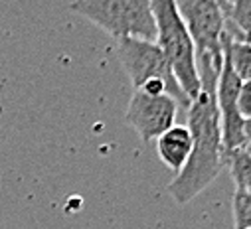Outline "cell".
I'll return each instance as SVG.
<instances>
[{
  "instance_id": "cell-1",
  "label": "cell",
  "mask_w": 251,
  "mask_h": 229,
  "mask_svg": "<svg viewBox=\"0 0 251 229\" xmlns=\"http://www.w3.org/2000/svg\"><path fill=\"white\" fill-rule=\"evenodd\" d=\"M188 129H190L194 140L192 154L184 170L168 184V194L180 206L200 196L222 174L226 166L216 93L200 91L198 99L192 101L188 109Z\"/></svg>"
},
{
  "instance_id": "cell-2",
  "label": "cell",
  "mask_w": 251,
  "mask_h": 229,
  "mask_svg": "<svg viewBox=\"0 0 251 229\" xmlns=\"http://www.w3.org/2000/svg\"><path fill=\"white\" fill-rule=\"evenodd\" d=\"M196 49L202 89H216L224 68L226 18L216 0H174Z\"/></svg>"
},
{
  "instance_id": "cell-3",
  "label": "cell",
  "mask_w": 251,
  "mask_h": 229,
  "mask_svg": "<svg viewBox=\"0 0 251 229\" xmlns=\"http://www.w3.org/2000/svg\"><path fill=\"white\" fill-rule=\"evenodd\" d=\"M151 4L156 22V46L162 49L176 81L192 103L202 89L192 38L174 0H151Z\"/></svg>"
},
{
  "instance_id": "cell-4",
  "label": "cell",
  "mask_w": 251,
  "mask_h": 229,
  "mask_svg": "<svg viewBox=\"0 0 251 229\" xmlns=\"http://www.w3.org/2000/svg\"><path fill=\"white\" fill-rule=\"evenodd\" d=\"M115 40L135 38L156 42L151 0H77L70 6Z\"/></svg>"
},
{
  "instance_id": "cell-5",
  "label": "cell",
  "mask_w": 251,
  "mask_h": 229,
  "mask_svg": "<svg viewBox=\"0 0 251 229\" xmlns=\"http://www.w3.org/2000/svg\"><path fill=\"white\" fill-rule=\"evenodd\" d=\"M117 55L127 71L135 91H139L145 83L158 79L166 85L168 95L178 103V107H184L186 111L190 109V99L182 91L180 83L176 81L162 49L156 46V42H145V40H135V38H123L115 40Z\"/></svg>"
},
{
  "instance_id": "cell-6",
  "label": "cell",
  "mask_w": 251,
  "mask_h": 229,
  "mask_svg": "<svg viewBox=\"0 0 251 229\" xmlns=\"http://www.w3.org/2000/svg\"><path fill=\"white\" fill-rule=\"evenodd\" d=\"M176 113L178 103L170 95H149L145 91H135L127 105L125 119L143 142H151L176 125Z\"/></svg>"
},
{
  "instance_id": "cell-7",
  "label": "cell",
  "mask_w": 251,
  "mask_h": 229,
  "mask_svg": "<svg viewBox=\"0 0 251 229\" xmlns=\"http://www.w3.org/2000/svg\"><path fill=\"white\" fill-rule=\"evenodd\" d=\"M192 146L194 140L188 125H174L162 137L156 138V154L160 162L174 172V176H178L184 170L188 158L192 154Z\"/></svg>"
},
{
  "instance_id": "cell-8",
  "label": "cell",
  "mask_w": 251,
  "mask_h": 229,
  "mask_svg": "<svg viewBox=\"0 0 251 229\" xmlns=\"http://www.w3.org/2000/svg\"><path fill=\"white\" fill-rule=\"evenodd\" d=\"M224 57L229 62L235 75L245 83L251 81V44L245 40H233L224 36Z\"/></svg>"
},
{
  "instance_id": "cell-9",
  "label": "cell",
  "mask_w": 251,
  "mask_h": 229,
  "mask_svg": "<svg viewBox=\"0 0 251 229\" xmlns=\"http://www.w3.org/2000/svg\"><path fill=\"white\" fill-rule=\"evenodd\" d=\"M226 166L229 168V174L235 182L237 192L251 194V156L245 148L233 150L226 156Z\"/></svg>"
},
{
  "instance_id": "cell-10",
  "label": "cell",
  "mask_w": 251,
  "mask_h": 229,
  "mask_svg": "<svg viewBox=\"0 0 251 229\" xmlns=\"http://www.w3.org/2000/svg\"><path fill=\"white\" fill-rule=\"evenodd\" d=\"M226 22H229L243 38L251 36V0L220 2Z\"/></svg>"
},
{
  "instance_id": "cell-11",
  "label": "cell",
  "mask_w": 251,
  "mask_h": 229,
  "mask_svg": "<svg viewBox=\"0 0 251 229\" xmlns=\"http://www.w3.org/2000/svg\"><path fill=\"white\" fill-rule=\"evenodd\" d=\"M233 221H235V229H251V194L235 190Z\"/></svg>"
},
{
  "instance_id": "cell-12",
  "label": "cell",
  "mask_w": 251,
  "mask_h": 229,
  "mask_svg": "<svg viewBox=\"0 0 251 229\" xmlns=\"http://www.w3.org/2000/svg\"><path fill=\"white\" fill-rule=\"evenodd\" d=\"M237 109H239V114L245 121H251V81L241 83L239 99H237Z\"/></svg>"
},
{
  "instance_id": "cell-13",
  "label": "cell",
  "mask_w": 251,
  "mask_h": 229,
  "mask_svg": "<svg viewBox=\"0 0 251 229\" xmlns=\"http://www.w3.org/2000/svg\"><path fill=\"white\" fill-rule=\"evenodd\" d=\"M243 148H245V150H247V154H249V156H251V140H247V144H245V146H243Z\"/></svg>"
},
{
  "instance_id": "cell-14",
  "label": "cell",
  "mask_w": 251,
  "mask_h": 229,
  "mask_svg": "<svg viewBox=\"0 0 251 229\" xmlns=\"http://www.w3.org/2000/svg\"><path fill=\"white\" fill-rule=\"evenodd\" d=\"M245 42H249V44H251V36H247V38H245Z\"/></svg>"
}]
</instances>
